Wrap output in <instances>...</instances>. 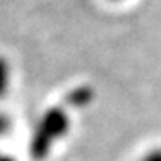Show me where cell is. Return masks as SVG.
<instances>
[{
  "label": "cell",
  "mask_w": 161,
  "mask_h": 161,
  "mask_svg": "<svg viewBox=\"0 0 161 161\" xmlns=\"http://www.w3.org/2000/svg\"><path fill=\"white\" fill-rule=\"evenodd\" d=\"M67 129V118L60 110H50V112L43 117V124H41V134H38V139L34 141V147L38 151H41V146H43L45 139L55 141L65 132ZM40 132V130H38Z\"/></svg>",
  "instance_id": "cell-1"
},
{
  "label": "cell",
  "mask_w": 161,
  "mask_h": 161,
  "mask_svg": "<svg viewBox=\"0 0 161 161\" xmlns=\"http://www.w3.org/2000/svg\"><path fill=\"white\" fill-rule=\"evenodd\" d=\"M9 84H10V65L0 55V98L5 96Z\"/></svg>",
  "instance_id": "cell-2"
},
{
  "label": "cell",
  "mask_w": 161,
  "mask_h": 161,
  "mask_svg": "<svg viewBox=\"0 0 161 161\" xmlns=\"http://www.w3.org/2000/svg\"><path fill=\"white\" fill-rule=\"evenodd\" d=\"M141 161H161V149H153V151L146 153Z\"/></svg>",
  "instance_id": "cell-3"
},
{
  "label": "cell",
  "mask_w": 161,
  "mask_h": 161,
  "mask_svg": "<svg viewBox=\"0 0 161 161\" xmlns=\"http://www.w3.org/2000/svg\"><path fill=\"white\" fill-rule=\"evenodd\" d=\"M7 127H9V120H7V117L5 115H0V136L5 134Z\"/></svg>",
  "instance_id": "cell-4"
}]
</instances>
